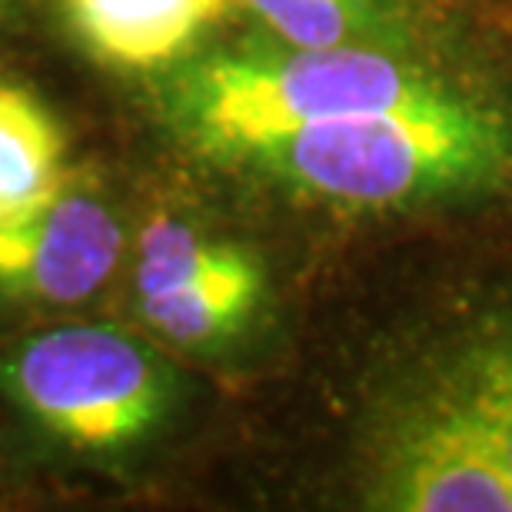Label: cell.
I'll return each mask as SVG.
<instances>
[{
  "mask_svg": "<svg viewBox=\"0 0 512 512\" xmlns=\"http://www.w3.org/2000/svg\"><path fill=\"white\" fill-rule=\"evenodd\" d=\"M250 157L316 197L389 207L503 180L512 170V130L493 110L433 90L296 130Z\"/></svg>",
  "mask_w": 512,
  "mask_h": 512,
  "instance_id": "obj_1",
  "label": "cell"
},
{
  "mask_svg": "<svg viewBox=\"0 0 512 512\" xmlns=\"http://www.w3.org/2000/svg\"><path fill=\"white\" fill-rule=\"evenodd\" d=\"M416 70L360 47H296L273 57H213L183 84V110L210 150L250 157L336 117L433 94Z\"/></svg>",
  "mask_w": 512,
  "mask_h": 512,
  "instance_id": "obj_2",
  "label": "cell"
},
{
  "mask_svg": "<svg viewBox=\"0 0 512 512\" xmlns=\"http://www.w3.org/2000/svg\"><path fill=\"white\" fill-rule=\"evenodd\" d=\"M7 396L80 453H114L157 429L170 406L160 356L114 326H57L0 360Z\"/></svg>",
  "mask_w": 512,
  "mask_h": 512,
  "instance_id": "obj_3",
  "label": "cell"
},
{
  "mask_svg": "<svg viewBox=\"0 0 512 512\" xmlns=\"http://www.w3.org/2000/svg\"><path fill=\"white\" fill-rule=\"evenodd\" d=\"M376 499L403 512H512V476L483 426L443 396L386 439Z\"/></svg>",
  "mask_w": 512,
  "mask_h": 512,
  "instance_id": "obj_4",
  "label": "cell"
},
{
  "mask_svg": "<svg viewBox=\"0 0 512 512\" xmlns=\"http://www.w3.org/2000/svg\"><path fill=\"white\" fill-rule=\"evenodd\" d=\"M124 250V230L104 200L60 187L47 203L0 227V296L80 303L94 296Z\"/></svg>",
  "mask_w": 512,
  "mask_h": 512,
  "instance_id": "obj_5",
  "label": "cell"
},
{
  "mask_svg": "<svg viewBox=\"0 0 512 512\" xmlns=\"http://www.w3.org/2000/svg\"><path fill=\"white\" fill-rule=\"evenodd\" d=\"M77 37L97 60L153 70L177 60L233 0H64Z\"/></svg>",
  "mask_w": 512,
  "mask_h": 512,
  "instance_id": "obj_6",
  "label": "cell"
},
{
  "mask_svg": "<svg viewBox=\"0 0 512 512\" xmlns=\"http://www.w3.org/2000/svg\"><path fill=\"white\" fill-rule=\"evenodd\" d=\"M260 290V266L247 253L233 250L220 266L173 286V290L140 296V310L143 320L167 340L200 346L237 333L260 300Z\"/></svg>",
  "mask_w": 512,
  "mask_h": 512,
  "instance_id": "obj_7",
  "label": "cell"
},
{
  "mask_svg": "<svg viewBox=\"0 0 512 512\" xmlns=\"http://www.w3.org/2000/svg\"><path fill=\"white\" fill-rule=\"evenodd\" d=\"M64 130L34 94L0 84V227L64 187Z\"/></svg>",
  "mask_w": 512,
  "mask_h": 512,
  "instance_id": "obj_8",
  "label": "cell"
},
{
  "mask_svg": "<svg viewBox=\"0 0 512 512\" xmlns=\"http://www.w3.org/2000/svg\"><path fill=\"white\" fill-rule=\"evenodd\" d=\"M449 399L483 426L512 476V336L469 356Z\"/></svg>",
  "mask_w": 512,
  "mask_h": 512,
  "instance_id": "obj_9",
  "label": "cell"
},
{
  "mask_svg": "<svg viewBox=\"0 0 512 512\" xmlns=\"http://www.w3.org/2000/svg\"><path fill=\"white\" fill-rule=\"evenodd\" d=\"M293 47H336L373 24L383 0H243Z\"/></svg>",
  "mask_w": 512,
  "mask_h": 512,
  "instance_id": "obj_10",
  "label": "cell"
},
{
  "mask_svg": "<svg viewBox=\"0 0 512 512\" xmlns=\"http://www.w3.org/2000/svg\"><path fill=\"white\" fill-rule=\"evenodd\" d=\"M0 7H4V0H0Z\"/></svg>",
  "mask_w": 512,
  "mask_h": 512,
  "instance_id": "obj_11",
  "label": "cell"
}]
</instances>
